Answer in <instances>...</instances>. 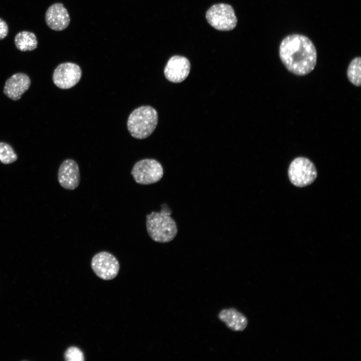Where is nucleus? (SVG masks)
<instances>
[{"instance_id":"nucleus-15","label":"nucleus","mask_w":361,"mask_h":361,"mask_svg":"<svg viewBox=\"0 0 361 361\" xmlns=\"http://www.w3.org/2000/svg\"><path fill=\"white\" fill-rule=\"evenodd\" d=\"M349 81L355 86L361 85V58L356 57L349 64L347 70Z\"/></svg>"},{"instance_id":"nucleus-13","label":"nucleus","mask_w":361,"mask_h":361,"mask_svg":"<svg viewBox=\"0 0 361 361\" xmlns=\"http://www.w3.org/2000/svg\"><path fill=\"white\" fill-rule=\"evenodd\" d=\"M218 317L229 329L234 331L244 330L248 324L246 317L235 308L222 310Z\"/></svg>"},{"instance_id":"nucleus-4","label":"nucleus","mask_w":361,"mask_h":361,"mask_svg":"<svg viewBox=\"0 0 361 361\" xmlns=\"http://www.w3.org/2000/svg\"><path fill=\"white\" fill-rule=\"evenodd\" d=\"M314 163L307 158L300 156L294 158L288 168L291 183L297 187H304L312 184L317 177Z\"/></svg>"},{"instance_id":"nucleus-3","label":"nucleus","mask_w":361,"mask_h":361,"mask_svg":"<svg viewBox=\"0 0 361 361\" xmlns=\"http://www.w3.org/2000/svg\"><path fill=\"white\" fill-rule=\"evenodd\" d=\"M157 122L156 110L150 106H142L130 114L127 122V129L132 137L144 139L152 133Z\"/></svg>"},{"instance_id":"nucleus-5","label":"nucleus","mask_w":361,"mask_h":361,"mask_svg":"<svg viewBox=\"0 0 361 361\" xmlns=\"http://www.w3.org/2000/svg\"><path fill=\"white\" fill-rule=\"evenodd\" d=\"M206 18L211 26L221 31H231L236 27L237 23L233 7L226 4L213 5L207 11Z\"/></svg>"},{"instance_id":"nucleus-7","label":"nucleus","mask_w":361,"mask_h":361,"mask_svg":"<svg viewBox=\"0 0 361 361\" xmlns=\"http://www.w3.org/2000/svg\"><path fill=\"white\" fill-rule=\"evenodd\" d=\"M91 267L98 277L105 280H109L116 277L120 266L118 261L113 255L102 251L93 256Z\"/></svg>"},{"instance_id":"nucleus-1","label":"nucleus","mask_w":361,"mask_h":361,"mask_svg":"<svg viewBox=\"0 0 361 361\" xmlns=\"http://www.w3.org/2000/svg\"><path fill=\"white\" fill-rule=\"evenodd\" d=\"M279 55L288 71L297 76H304L312 71L316 64V48L307 37L291 34L280 43Z\"/></svg>"},{"instance_id":"nucleus-18","label":"nucleus","mask_w":361,"mask_h":361,"mask_svg":"<svg viewBox=\"0 0 361 361\" xmlns=\"http://www.w3.org/2000/svg\"><path fill=\"white\" fill-rule=\"evenodd\" d=\"M9 28L7 23L0 18V40L5 39L8 35Z\"/></svg>"},{"instance_id":"nucleus-14","label":"nucleus","mask_w":361,"mask_h":361,"mask_svg":"<svg viewBox=\"0 0 361 361\" xmlns=\"http://www.w3.org/2000/svg\"><path fill=\"white\" fill-rule=\"evenodd\" d=\"M16 48L21 51H31L38 46L36 36L31 32L24 31L19 32L15 37Z\"/></svg>"},{"instance_id":"nucleus-12","label":"nucleus","mask_w":361,"mask_h":361,"mask_svg":"<svg viewBox=\"0 0 361 361\" xmlns=\"http://www.w3.org/2000/svg\"><path fill=\"white\" fill-rule=\"evenodd\" d=\"M31 85L29 77L23 73H18L11 76L6 82L4 94L11 99L17 101L29 89Z\"/></svg>"},{"instance_id":"nucleus-11","label":"nucleus","mask_w":361,"mask_h":361,"mask_svg":"<svg viewBox=\"0 0 361 361\" xmlns=\"http://www.w3.org/2000/svg\"><path fill=\"white\" fill-rule=\"evenodd\" d=\"M45 21L51 29L61 31L66 29L70 22V18L67 9L62 3L52 5L45 14Z\"/></svg>"},{"instance_id":"nucleus-16","label":"nucleus","mask_w":361,"mask_h":361,"mask_svg":"<svg viewBox=\"0 0 361 361\" xmlns=\"http://www.w3.org/2000/svg\"><path fill=\"white\" fill-rule=\"evenodd\" d=\"M17 155L12 146L9 144L0 142V161L8 164L16 161Z\"/></svg>"},{"instance_id":"nucleus-10","label":"nucleus","mask_w":361,"mask_h":361,"mask_svg":"<svg viewBox=\"0 0 361 361\" xmlns=\"http://www.w3.org/2000/svg\"><path fill=\"white\" fill-rule=\"evenodd\" d=\"M58 179L64 189L73 190L80 184V174L77 163L72 159L64 160L59 168Z\"/></svg>"},{"instance_id":"nucleus-2","label":"nucleus","mask_w":361,"mask_h":361,"mask_svg":"<svg viewBox=\"0 0 361 361\" xmlns=\"http://www.w3.org/2000/svg\"><path fill=\"white\" fill-rule=\"evenodd\" d=\"M159 212H152L146 216L147 233L155 242L165 243L172 241L177 233L176 224L170 217L171 211L162 204Z\"/></svg>"},{"instance_id":"nucleus-8","label":"nucleus","mask_w":361,"mask_h":361,"mask_svg":"<svg viewBox=\"0 0 361 361\" xmlns=\"http://www.w3.org/2000/svg\"><path fill=\"white\" fill-rule=\"evenodd\" d=\"M82 71L76 64L66 62L59 64L54 70L53 80L59 88L67 89L76 85L80 81Z\"/></svg>"},{"instance_id":"nucleus-9","label":"nucleus","mask_w":361,"mask_h":361,"mask_svg":"<svg viewBox=\"0 0 361 361\" xmlns=\"http://www.w3.org/2000/svg\"><path fill=\"white\" fill-rule=\"evenodd\" d=\"M191 64L186 57L181 56H172L168 60L164 69L165 78L173 83H180L188 76Z\"/></svg>"},{"instance_id":"nucleus-17","label":"nucleus","mask_w":361,"mask_h":361,"mask_svg":"<svg viewBox=\"0 0 361 361\" xmlns=\"http://www.w3.org/2000/svg\"><path fill=\"white\" fill-rule=\"evenodd\" d=\"M64 357L67 361H83L85 359L83 352L76 346L69 347L65 352Z\"/></svg>"},{"instance_id":"nucleus-6","label":"nucleus","mask_w":361,"mask_h":361,"mask_svg":"<svg viewBox=\"0 0 361 361\" xmlns=\"http://www.w3.org/2000/svg\"><path fill=\"white\" fill-rule=\"evenodd\" d=\"M131 174L136 183L147 185L158 182L163 176V169L156 160L146 158L135 163Z\"/></svg>"}]
</instances>
